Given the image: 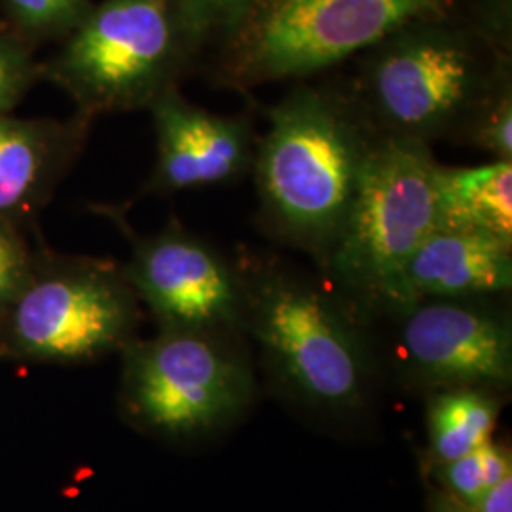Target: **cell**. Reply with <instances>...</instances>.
Here are the masks:
<instances>
[{"label":"cell","instance_id":"17","mask_svg":"<svg viewBox=\"0 0 512 512\" xmlns=\"http://www.w3.org/2000/svg\"><path fill=\"white\" fill-rule=\"evenodd\" d=\"M458 145L482 150L494 160L512 162V69L501 74L480 99Z\"/></svg>","mask_w":512,"mask_h":512},{"label":"cell","instance_id":"4","mask_svg":"<svg viewBox=\"0 0 512 512\" xmlns=\"http://www.w3.org/2000/svg\"><path fill=\"white\" fill-rule=\"evenodd\" d=\"M177 0H101L42 63L90 118L148 109L200 63Z\"/></svg>","mask_w":512,"mask_h":512},{"label":"cell","instance_id":"12","mask_svg":"<svg viewBox=\"0 0 512 512\" xmlns=\"http://www.w3.org/2000/svg\"><path fill=\"white\" fill-rule=\"evenodd\" d=\"M92 124L82 112L67 120L0 116V217L31 228L82 154Z\"/></svg>","mask_w":512,"mask_h":512},{"label":"cell","instance_id":"9","mask_svg":"<svg viewBox=\"0 0 512 512\" xmlns=\"http://www.w3.org/2000/svg\"><path fill=\"white\" fill-rule=\"evenodd\" d=\"M122 270L162 330L228 334L243 327L238 266L175 219L152 236L135 238Z\"/></svg>","mask_w":512,"mask_h":512},{"label":"cell","instance_id":"22","mask_svg":"<svg viewBox=\"0 0 512 512\" xmlns=\"http://www.w3.org/2000/svg\"><path fill=\"white\" fill-rule=\"evenodd\" d=\"M465 509L467 512H512V475L503 478L482 495L475 505Z\"/></svg>","mask_w":512,"mask_h":512},{"label":"cell","instance_id":"19","mask_svg":"<svg viewBox=\"0 0 512 512\" xmlns=\"http://www.w3.org/2000/svg\"><path fill=\"white\" fill-rule=\"evenodd\" d=\"M249 4L251 0H177L186 31L200 55L219 50Z\"/></svg>","mask_w":512,"mask_h":512},{"label":"cell","instance_id":"11","mask_svg":"<svg viewBox=\"0 0 512 512\" xmlns=\"http://www.w3.org/2000/svg\"><path fill=\"white\" fill-rule=\"evenodd\" d=\"M156 164L141 196H173L186 190L241 181L253 173L258 133L253 112L217 114L169 88L150 107Z\"/></svg>","mask_w":512,"mask_h":512},{"label":"cell","instance_id":"13","mask_svg":"<svg viewBox=\"0 0 512 512\" xmlns=\"http://www.w3.org/2000/svg\"><path fill=\"white\" fill-rule=\"evenodd\" d=\"M511 289L512 243L433 228L404 268L403 306L423 298H494Z\"/></svg>","mask_w":512,"mask_h":512},{"label":"cell","instance_id":"10","mask_svg":"<svg viewBox=\"0 0 512 512\" xmlns=\"http://www.w3.org/2000/svg\"><path fill=\"white\" fill-rule=\"evenodd\" d=\"M486 298H423L391 313L399 319L404 365L429 384L507 385L512 378V327Z\"/></svg>","mask_w":512,"mask_h":512},{"label":"cell","instance_id":"7","mask_svg":"<svg viewBox=\"0 0 512 512\" xmlns=\"http://www.w3.org/2000/svg\"><path fill=\"white\" fill-rule=\"evenodd\" d=\"M137 302L110 260L37 253L0 321V351L42 363H82L126 348Z\"/></svg>","mask_w":512,"mask_h":512},{"label":"cell","instance_id":"15","mask_svg":"<svg viewBox=\"0 0 512 512\" xmlns=\"http://www.w3.org/2000/svg\"><path fill=\"white\" fill-rule=\"evenodd\" d=\"M497 406L475 387L440 393L429 412L433 454L440 463L463 458L490 442Z\"/></svg>","mask_w":512,"mask_h":512},{"label":"cell","instance_id":"3","mask_svg":"<svg viewBox=\"0 0 512 512\" xmlns=\"http://www.w3.org/2000/svg\"><path fill=\"white\" fill-rule=\"evenodd\" d=\"M475 0H251L211 59L220 88L251 92L306 80L353 59L410 21L473 12Z\"/></svg>","mask_w":512,"mask_h":512},{"label":"cell","instance_id":"8","mask_svg":"<svg viewBox=\"0 0 512 512\" xmlns=\"http://www.w3.org/2000/svg\"><path fill=\"white\" fill-rule=\"evenodd\" d=\"M224 336L162 330L147 342H129V397L143 420L167 433H194L245 403L249 374Z\"/></svg>","mask_w":512,"mask_h":512},{"label":"cell","instance_id":"1","mask_svg":"<svg viewBox=\"0 0 512 512\" xmlns=\"http://www.w3.org/2000/svg\"><path fill=\"white\" fill-rule=\"evenodd\" d=\"M266 118L251 173L258 222L268 238L310 256L321 272L380 139L342 80H298Z\"/></svg>","mask_w":512,"mask_h":512},{"label":"cell","instance_id":"16","mask_svg":"<svg viewBox=\"0 0 512 512\" xmlns=\"http://www.w3.org/2000/svg\"><path fill=\"white\" fill-rule=\"evenodd\" d=\"M92 4V0H0L8 29L35 48L44 42H63Z\"/></svg>","mask_w":512,"mask_h":512},{"label":"cell","instance_id":"20","mask_svg":"<svg viewBox=\"0 0 512 512\" xmlns=\"http://www.w3.org/2000/svg\"><path fill=\"white\" fill-rule=\"evenodd\" d=\"M35 50L10 29L0 31V116L14 112L42 80V63H38Z\"/></svg>","mask_w":512,"mask_h":512},{"label":"cell","instance_id":"5","mask_svg":"<svg viewBox=\"0 0 512 512\" xmlns=\"http://www.w3.org/2000/svg\"><path fill=\"white\" fill-rule=\"evenodd\" d=\"M243 327L275 372L315 403H355L363 391L365 340L351 304L291 266L245 255L238 266Z\"/></svg>","mask_w":512,"mask_h":512},{"label":"cell","instance_id":"23","mask_svg":"<svg viewBox=\"0 0 512 512\" xmlns=\"http://www.w3.org/2000/svg\"><path fill=\"white\" fill-rule=\"evenodd\" d=\"M439 512H467V509L461 503H444Z\"/></svg>","mask_w":512,"mask_h":512},{"label":"cell","instance_id":"21","mask_svg":"<svg viewBox=\"0 0 512 512\" xmlns=\"http://www.w3.org/2000/svg\"><path fill=\"white\" fill-rule=\"evenodd\" d=\"M35 258L37 251L29 245L27 228L0 217V321L25 285Z\"/></svg>","mask_w":512,"mask_h":512},{"label":"cell","instance_id":"2","mask_svg":"<svg viewBox=\"0 0 512 512\" xmlns=\"http://www.w3.org/2000/svg\"><path fill=\"white\" fill-rule=\"evenodd\" d=\"M511 54L471 12L433 16L355 55V73L342 82L378 139L458 145L480 99L512 69Z\"/></svg>","mask_w":512,"mask_h":512},{"label":"cell","instance_id":"18","mask_svg":"<svg viewBox=\"0 0 512 512\" xmlns=\"http://www.w3.org/2000/svg\"><path fill=\"white\" fill-rule=\"evenodd\" d=\"M512 475L509 450L492 440L463 458L442 463V478L461 505L471 507L503 478Z\"/></svg>","mask_w":512,"mask_h":512},{"label":"cell","instance_id":"14","mask_svg":"<svg viewBox=\"0 0 512 512\" xmlns=\"http://www.w3.org/2000/svg\"><path fill=\"white\" fill-rule=\"evenodd\" d=\"M435 228L512 243V162L433 169Z\"/></svg>","mask_w":512,"mask_h":512},{"label":"cell","instance_id":"6","mask_svg":"<svg viewBox=\"0 0 512 512\" xmlns=\"http://www.w3.org/2000/svg\"><path fill=\"white\" fill-rule=\"evenodd\" d=\"M433 150L380 139L321 275L355 308L403 306L410 256L435 228Z\"/></svg>","mask_w":512,"mask_h":512}]
</instances>
